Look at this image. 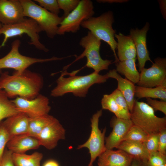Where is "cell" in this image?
<instances>
[{
	"instance_id": "22",
	"label": "cell",
	"mask_w": 166,
	"mask_h": 166,
	"mask_svg": "<svg viewBox=\"0 0 166 166\" xmlns=\"http://www.w3.org/2000/svg\"><path fill=\"white\" fill-rule=\"evenodd\" d=\"M125 152L133 158L148 160L149 153L142 143L124 140L116 148Z\"/></svg>"
},
{
	"instance_id": "38",
	"label": "cell",
	"mask_w": 166,
	"mask_h": 166,
	"mask_svg": "<svg viewBox=\"0 0 166 166\" xmlns=\"http://www.w3.org/2000/svg\"><path fill=\"white\" fill-rule=\"evenodd\" d=\"M13 153L7 149H5L0 160V166H15L12 159Z\"/></svg>"
},
{
	"instance_id": "13",
	"label": "cell",
	"mask_w": 166,
	"mask_h": 166,
	"mask_svg": "<svg viewBox=\"0 0 166 166\" xmlns=\"http://www.w3.org/2000/svg\"><path fill=\"white\" fill-rule=\"evenodd\" d=\"M25 19L20 0H0V23L3 25L12 24Z\"/></svg>"
},
{
	"instance_id": "28",
	"label": "cell",
	"mask_w": 166,
	"mask_h": 166,
	"mask_svg": "<svg viewBox=\"0 0 166 166\" xmlns=\"http://www.w3.org/2000/svg\"><path fill=\"white\" fill-rule=\"evenodd\" d=\"M18 112L12 100H9L5 91L0 89V123L3 119Z\"/></svg>"
},
{
	"instance_id": "25",
	"label": "cell",
	"mask_w": 166,
	"mask_h": 166,
	"mask_svg": "<svg viewBox=\"0 0 166 166\" xmlns=\"http://www.w3.org/2000/svg\"><path fill=\"white\" fill-rule=\"evenodd\" d=\"M55 118L49 114L29 117L28 135L37 139L42 130Z\"/></svg>"
},
{
	"instance_id": "31",
	"label": "cell",
	"mask_w": 166,
	"mask_h": 166,
	"mask_svg": "<svg viewBox=\"0 0 166 166\" xmlns=\"http://www.w3.org/2000/svg\"><path fill=\"white\" fill-rule=\"evenodd\" d=\"M159 135L154 133L148 135L146 140L143 144L149 153L158 151Z\"/></svg>"
},
{
	"instance_id": "17",
	"label": "cell",
	"mask_w": 166,
	"mask_h": 166,
	"mask_svg": "<svg viewBox=\"0 0 166 166\" xmlns=\"http://www.w3.org/2000/svg\"><path fill=\"white\" fill-rule=\"evenodd\" d=\"M133 158L118 149H106L98 157V166H130Z\"/></svg>"
},
{
	"instance_id": "11",
	"label": "cell",
	"mask_w": 166,
	"mask_h": 166,
	"mask_svg": "<svg viewBox=\"0 0 166 166\" xmlns=\"http://www.w3.org/2000/svg\"><path fill=\"white\" fill-rule=\"evenodd\" d=\"M12 101L18 112L26 113L29 117L49 114L51 109L49 99L40 94L32 99L17 97Z\"/></svg>"
},
{
	"instance_id": "14",
	"label": "cell",
	"mask_w": 166,
	"mask_h": 166,
	"mask_svg": "<svg viewBox=\"0 0 166 166\" xmlns=\"http://www.w3.org/2000/svg\"><path fill=\"white\" fill-rule=\"evenodd\" d=\"M65 129L55 118L42 130L37 139L40 145L51 150L56 147L60 140L65 139Z\"/></svg>"
},
{
	"instance_id": "8",
	"label": "cell",
	"mask_w": 166,
	"mask_h": 166,
	"mask_svg": "<svg viewBox=\"0 0 166 166\" xmlns=\"http://www.w3.org/2000/svg\"><path fill=\"white\" fill-rule=\"evenodd\" d=\"M20 44L21 42L18 39L15 40L12 43L10 51L5 56L0 58V70L4 68L12 69H14L16 73H20L34 64L62 59L55 57L43 59L22 55L19 50Z\"/></svg>"
},
{
	"instance_id": "20",
	"label": "cell",
	"mask_w": 166,
	"mask_h": 166,
	"mask_svg": "<svg viewBox=\"0 0 166 166\" xmlns=\"http://www.w3.org/2000/svg\"><path fill=\"white\" fill-rule=\"evenodd\" d=\"M106 74L109 78H114L117 80L118 85L117 89L121 93L126 99L130 112L135 101V84L126 78H123L115 69L110 70Z\"/></svg>"
},
{
	"instance_id": "3",
	"label": "cell",
	"mask_w": 166,
	"mask_h": 166,
	"mask_svg": "<svg viewBox=\"0 0 166 166\" xmlns=\"http://www.w3.org/2000/svg\"><path fill=\"white\" fill-rule=\"evenodd\" d=\"M130 119L133 124L140 128L148 135L158 133L166 128V117L156 116L155 111L147 103L135 100Z\"/></svg>"
},
{
	"instance_id": "5",
	"label": "cell",
	"mask_w": 166,
	"mask_h": 166,
	"mask_svg": "<svg viewBox=\"0 0 166 166\" xmlns=\"http://www.w3.org/2000/svg\"><path fill=\"white\" fill-rule=\"evenodd\" d=\"M22 6L25 17L35 21L42 31L53 38L57 34L58 26L64 18L53 14L30 0H20Z\"/></svg>"
},
{
	"instance_id": "6",
	"label": "cell",
	"mask_w": 166,
	"mask_h": 166,
	"mask_svg": "<svg viewBox=\"0 0 166 166\" xmlns=\"http://www.w3.org/2000/svg\"><path fill=\"white\" fill-rule=\"evenodd\" d=\"M42 30L37 23L29 18L15 24L4 25L0 28V35L3 34L4 38L0 46H3L8 38L23 34L28 35L30 39L29 43L38 49L47 52L49 49L40 41L39 34Z\"/></svg>"
},
{
	"instance_id": "7",
	"label": "cell",
	"mask_w": 166,
	"mask_h": 166,
	"mask_svg": "<svg viewBox=\"0 0 166 166\" xmlns=\"http://www.w3.org/2000/svg\"><path fill=\"white\" fill-rule=\"evenodd\" d=\"M101 44V41L88 31L87 35L82 37L79 42L84 51L75 61L85 57L87 59L85 66L93 69L94 71L99 73L101 71L108 69L112 61L104 60L101 57L100 54Z\"/></svg>"
},
{
	"instance_id": "24",
	"label": "cell",
	"mask_w": 166,
	"mask_h": 166,
	"mask_svg": "<svg viewBox=\"0 0 166 166\" xmlns=\"http://www.w3.org/2000/svg\"><path fill=\"white\" fill-rule=\"evenodd\" d=\"M135 95L139 99L158 98L166 101V80L161 85L154 88L136 86Z\"/></svg>"
},
{
	"instance_id": "4",
	"label": "cell",
	"mask_w": 166,
	"mask_h": 166,
	"mask_svg": "<svg viewBox=\"0 0 166 166\" xmlns=\"http://www.w3.org/2000/svg\"><path fill=\"white\" fill-rule=\"evenodd\" d=\"M114 22L113 12H105L97 17H92L83 21L81 26L87 29L96 37L107 43L113 52L115 57L114 62L119 60L116 53L117 41L115 39L116 32L112 27Z\"/></svg>"
},
{
	"instance_id": "44",
	"label": "cell",
	"mask_w": 166,
	"mask_h": 166,
	"mask_svg": "<svg viewBox=\"0 0 166 166\" xmlns=\"http://www.w3.org/2000/svg\"><path fill=\"white\" fill-rule=\"evenodd\" d=\"M1 73H2L1 70H0V75Z\"/></svg>"
},
{
	"instance_id": "27",
	"label": "cell",
	"mask_w": 166,
	"mask_h": 166,
	"mask_svg": "<svg viewBox=\"0 0 166 166\" xmlns=\"http://www.w3.org/2000/svg\"><path fill=\"white\" fill-rule=\"evenodd\" d=\"M101 102L102 109L109 110L113 113L117 118L130 119V113L127 112L121 109L111 94L104 95Z\"/></svg>"
},
{
	"instance_id": "41",
	"label": "cell",
	"mask_w": 166,
	"mask_h": 166,
	"mask_svg": "<svg viewBox=\"0 0 166 166\" xmlns=\"http://www.w3.org/2000/svg\"><path fill=\"white\" fill-rule=\"evenodd\" d=\"M97 2H109V3H112L113 2H126V0H97Z\"/></svg>"
},
{
	"instance_id": "12",
	"label": "cell",
	"mask_w": 166,
	"mask_h": 166,
	"mask_svg": "<svg viewBox=\"0 0 166 166\" xmlns=\"http://www.w3.org/2000/svg\"><path fill=\"white\" fill-rule=\"evenodd\" d=\"M138 86L153 88L161 85L166 80V58L157 57L151 66L140 71Z\"/></svg>"
},
{
	"instance_id": "18",
	"label": "cell",
	"mask_w": 166,
	"mask_h": 166,
	"mask_svg": "<svg viewBox=\"0 0 166 166\" xmlns=\"http://www.w3.org/2000/svg\"><path fill=\"white\" fill-rule=\"evenodd\" d=\"M40 146L38 139L27 134L12 137L6 144L8 150L16 154L25 153L28 150L38 148Z\"/></svg>"
},
{
	"instance_id": "9",
	"label": "cell",
	"mask_w": 166,
	"mask_h": 166,
	"mask_svg": "<svg viewBox=\"0 0 166 166\" xmlns=\"http://www.w3.org/2000/svg\"><path fill=\"white\" fill-rule=\"evenodd\" d=\"M93 9L91 1L80 0L77 7L63 18L58 26L57 34L63 35L66 33L77 32L83 21L93 17L95 13Z\"/></svg>"
},
{
	"instance_id": "39",
	"label": "cell",
	"mask_w": 166,
	"mask_h": 166,
	"mask_svg": "<svg viewBox=\"0 0 166 166\" xmlns=\"http://www.w3.org/2000/svg\"><path fill=\"white\" fill-rule=\"evenodd\" d=\"M147 160L133 158L130 166H148Z\"/></svg>"
},
{
	"instance_id": "32",
	"label": "cell",
	"mask_w": 166,
	"mask_h": 166,
	"mask_svg": "<svg viewBox=\"0 0 166 166\" xmlns=\"http://www.w3.org/2000/svg\"><path fill=\"white\" fill-rule=\"evenodd\" d=\"M39 6L49 12L58 15L60 13L57 0H35Z\"/></svg>"
},
{
	"instance_id": "2",
	"label": "cell",
	"mask_w": 166,
	"mask_h": 166,
	"mask_svg": "<svg viewBox=\"0 0 166 166\" xmlns=\"http://www.w3.org/2000/svg\"><path fill=\"white\" fill-rule=\"evenodd\" d=\"M64 76L61 73L57 80V86L51 91V96L57 97L71 93L75 96L84 97L91 86L104 83L109 78L106 74L101 75L95 71L83 76H76L73 73H70L68 77Z\"/></svg>"
},
{
	"instance_id": "23",
	"label": "cell",
	"mask_w": 166,
	"mask_h": 166,
	"mask_svg": "<svg viewBox=\"0 0 166 166\" xmlns=\"http://www.w3.org/2000/svg\"><path fill=\"white\" fill-rule=\"evenodd\" d=\"M136 58L119 61L116 63L117 72L134 84L138 83L140 77V73L136 69Z\"/></svg>"
},
{
	"instance_id": "42",
	"label": "cell",
	"mask_w": 166,
	"mask_h": 166,
	"mask_svg": "<svg viewBox=\"0 0 166 166\" xmlns=\"http://www.w3.org/2000/svg\"><path fill=\"white\" fill-rule=\"evenodd\" d=\"M159 166H166V164H163Z\"/></svg>"
},
{
	"instance_id": "16",
	"label": "cell",
	"mask_w": 166,
	"mask_h": 166,
	"mask_svg": "<svg viewBox=\"0 0 166 166\" xmlns=\"http://www.w3.org/2000/svg\"><path fill=\"white\" fill-rule=\"evenodd\" d=\"M112 132L105 138V146L107 149H113L124 140L128 131L133 125L130 119L118 118L113 116L110 121Z\"/></svg>"
},
{
	"instance_id": "43",
	"label": "cell",
	"mask_w": 166,
	"mask_h": 166,
	"mask_svg": "<svg viewBox=\"0 0 166 166\" xmlns=\"http://www.w3.org/2000/svg\"><path fill=\"white\" fill-rule=\"evenodd\" d=\"M2 24L0 23V28L2 27Z\"/></svg>"
},
{
	"instance_id": "15",
	"label": "cell",
	"mask_w": 166,
	"mask_h": 166,
	"mask_svg": "<svg viewBox=\"0 0 166 166\" xmlns=\"http://www.w3.org/2000/svg\"><path fill=\"white\" fill-rule=\"evenodd\" d=\"M149 24L147 22L140 30L131 29L130 36L132 39L136 49L139 71L144 68L145 63L149 61L152 63L146 44V35L149 29Z\"/></svg>"
},
{
	"instance_id": "29",
	"label": "cell",
	"mask_w": 166,
	"mask_h": 166,
	"mask_svg": "<svg viewBox=\"0 0 166 166\" xmlns=\"http://www.w3.org/2000/svg\"><path fill=\"white\" fill-rule=\"evenodd\" d=\"M148 136L140 128L133 125L128 131L124 140L131 141L143 143L146 140Z\"/></svg>"
},
{
	"instance_id": "35",
	"label": "cell",
	"mask_w": 166,
	"mask_h": 166,
	"mask_svg": "<svg viewBox=\"0 0 166 166\" xmlns=\"http://www.w3.org/2000/svg\"><path fill=\"white\" fill-rule=\"evenodd\" d=\"M119 107L123 110L130 113L126 99L121 93L116 89L111 93Z\"/></svg>"
},
{
	"instance_id": "19",
	"label": "cell",
	"mask_w": 166,
	"mask_h": 166,
	"mask_svg": "<svg viewBox=\"0 0 166 166\" xmlns=\"http://www.w3.org/2000/svg\"><path fill=\"white\" fill-rule=\"evenodd\" d=\"M29 117L26 113L19 112L2 122L10 138L17 135L27 134Z\"/></svg>"
},
{
	"instance_id": "33",
	"label": "cell",
	"mask_w": 166,
	"mask_h": 166,
	"mask_svg": "<svg viewBox=\"0 0 166 166\" xmlns=\"http://www.w3.org/2000/svg\"><path fill=\"white\" fill-rule=\"evenodd\" d=\"M147 163L148 166H159L166 164V155L158 151L150 153Z\"/></svg>"
},
{
	"instance_id": "34",
	"label": "cell",
	"mask_w": 166,
	"mask_h": 166,
	"mask_svg": "<svg viewBox=\"0 0 166 166\" xmlns=\"http://www.w3.org/2000/svg\"><path fill=\"white\" fill-rule=\"evenodd\" d=\"M10 137L2 122L0 123V160L4 154L5 148Z\"/></svg>"
},
{
	"instance_id": "10",
	"label": "cell",
	"mask_w": 166,
	"mask_h": 166,
	"mask_svg": "<svg viewBox=\"0 0 166 166\" xmlns=\"http://www.w3.org/2000/svg\"><path fill=\"white\" fill-rule=\"evenodd\" d=\"M102 114V111L100 110L93 115L91 119V130L90 136L85 143L79 145L77 148L80 149L85 148L89 150L90 160L88 166H93L96 159L107 149L105 144L106 128L102 132L99 127V118Z\"/></svg>"
},
{
	"instance_id": "40",
	"label": "cell",
	"mask_w": 166,
	"mask_h": 166,
	"mask_svg": "<svg viewBox=\"0 0 166 166\" xmlns=\"http://www.w3.org/2000/svg\"><path fill=\"white\" fill-rule=\"evenodd\" d=\"M42 166H60L58 163L53 160H49L46 161Z\"/></svg>"
},
{
	"instance_id": "21",
	"label": "cell",
	"mask_w": 166,
	"mask_h": 166,
	"mask_svg": "<svg viewBox=\"0 0 166 166\" xmlns=\"http://www.w3.org/2000/svg\"><path fill=\"white\" fill-rule=\"evenodd\" d=\"M117 39V49L119 61L136 58V50L134 42L130 35L125 36L121 33L115 34Z\"/></svg>"
},
{
	"instance_id": "1",
	"label": "cell",
	"mask_w": 166,
	"mask_h": 166,
	"mask_svg": "<svg viewBox=\"0 0 166 166\" xmlns=\"http://www.w3.org/2000/svg\"><path fill=\"white\" fill-rule=\"evenodd\" d=\"M43 83L40 74L27 69L20 73L15 72L12 75L6 72L0 75V89L5 91L9 98L33 99L40 94Z\"/></svg>"
},
{
	"instance_id": "30",
	"label": "cell",
	"mask_w": 166,
	"mask_h": 166,
	"mask_svg": "<svg viewBox=\"0 0 166 166\" xmlns=\"http://www.w3.org/2000/svg\"><path fill=\"white\" fill-rule=\"evenodd\" d=\"M79 0H57L59 8L64 11L62 17L67 16L78 5Z\"/></svg>"
},
{
	"instance_id": "36",
	"label": "cell",
	"mask_w": 166,
	"mask_h": 166,
	"mask_svg": "<svg viewBox=\"0 0 166 166\" xmlns=\"http://www.w3.org/2000/svg\"><path fill=\"white\" fill-rule=\"evenodd\" d=\"M147 104L152 108L154 111H160L166 115V101H158L151 98H146Z\"/></svg>"
},
{
	"instance_id": "37",
	"label": "cell",
	"mask_w": 166,
	"mask_h": 166,
	"mask_svg": "<svg viewBox=\"0 0 166 166\" xmlns=\"http://www.w3.org/2000/svg\"><path fill=\"white\" fill-rule=\"evenodd\" d=\"M159 135L158 151L166 155V128L161 131L159 133Z\"/></svg>"
},
{
	"instance_id": "26",
	"label": "cell",
	"mask_w": 166,
	"mask_h": 166,
	"mask_svg": "<svg viewBox=\"0 0 166 166\" xmlns=\"http://www.w3.org/2000/svg\"><path fill=\"white\" fill-rule=\"evenodd\" d=\"M43 154L35 152L30 155L23 154H12V159L15 166H40Z\"/></svg>"
}]
</instances>
